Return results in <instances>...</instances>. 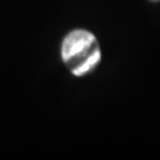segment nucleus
<instances>
[{"instance_id": "obj_2", "label": "nucleus", "mask_w": 160, "mask_h": 160, "mask_svg": "<svg viewBox=\"0 0 160 160\" xmlns=\"http://www.w3.org/2000/svg\"><path fill=\"white\" fill-rule=\"evenodd\" d=\"M151 1H154V2H156V1H159V0H151Z\"/></svg>"}, {"instance_id": "obj_1", "label": "nucleus", "mask_w": 160, "mask_h": 160, "mask_svg": "<svg viewBox=\"0 0 160 160\" xmlns=\"http://www.w3.org/2000/svg\"><path fill=\"white\" fill-rule=\"evenodd\" d=\"M62 60L75 76H84L97 68L101 60L100 46L95 36L86 30H74L65 38Z\"/></svg>"}]
</instances>
